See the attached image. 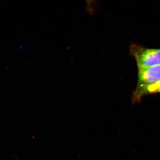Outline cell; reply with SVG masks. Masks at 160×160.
<instances>
[{"instance_id":"1","label":"cell","mask_w":160,"mask_h":160,"mask_svg":"<svg viewBox=\"0 0 160 160\" xmlns=\"http://www.w3.org/2000/svg\"><path fill=\"white\" fill-rule=\"evenodd\" d=\"M130 51L135 59L138 69L160 66V49H150L132 44Z\"/></svg>"},{"instance_id":"2","label":"cell","mask_w":160,"mask_h":160,"mask_svg":"<svg viewBox=\"0 0 160 160\" xmlns=\"http://www.w3.org/2000/svg\"><path fill=\"white\" fill-rule=\"evenodd\" d=\"M160 81V66L138 69L136 89L149 86Z\"/></svg>"},{"instance_id":"3","label":"cell","mask_w":160,"mask_h":160,"mask_svg":"<svg viewBox=\"0 0 160 160\" xmlns=\"http://www.w3.org/2000/svg\"><path fill=\"white\" fill-rule=\"evenodd\" d=\"M158 92H160V81L149 86L136 89L132 95V100L135 102H137L146 95Z\"/></svg>"}]
</instances>
